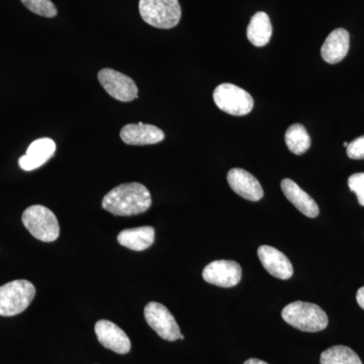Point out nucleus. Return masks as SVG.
<instances>
[{
	"instance_id": "nucleus-19",
	"label": "nucleus",
	"mask_w": 364,
	"mask_h": 364,
	"mask_svg": "<svg viewBox=\"0 0 364 364\" xmlns=\"http://www.w3.org/2000/svg\"><path fill=\"white\" fill-rule=\"evenodd\" d=\"M287 148L296 155H301L310 149L311 138L305 127L301 124H294L286 132Z\"/></svg>"
},
{
	"instance_id": "nucleus-20",
	"label": "nucleus",
	"mask_w": 364,
	"mask_h": 364,
	"mask_svg": "<svg viewBox=\"0 0 364 364\" xmlns=\"http://www.w3.org/2000/svg\"><path fill=\"white\" fill-rule=\"evenodd\" d=\"M321 364H363L358 354L349 347L336 345L321 354Z\"/></svg>"
},
{
	"instance_id": "nucleus-6",
	"label": "nucleus",
	"mask_w": 364,
	"mask_h": 364,
	"mask_svg": "<svg viewBox=\"0 0 364 364\" xmlns=\"http://www.w3.org/2000/svg\"><path fill=\"white\" fill-rule=\"evenodd\" d=\"M214 102L221 111L237 117L248 114L254 107L250 93L231 83L217 86L214 91Z\"/></svg>"
},
{
	"instance_id": "nucleus-1",
	"label": "nucleus",
	"mask_w": 364,
	"mask_h": 364,
	"mask_svg": "<svg viewBox=\"0 0 364 364\" xmlns=\"http://www.w3.org/2000/svg\"><path fill=\"white\" fill-rule=\"evenodd\" d=\"M152 205L150 191L138 182L119 184L105 196L102 208L114 215L129 217L143 214Z\"/></svg>"
},
{
	"instance_id": "nucleus-14",
	"label": "nucleus",
	"mask_w": 364,
	"mask_h": 364,
	"mask_svg": "<svg viewBox=\"0 0 364 364\" xmlns=\"http://www.w3.org/2000/svg\"><path fill=\"white\" fill-rule=\"evenodd\" d=\"M56 152V144L50 138H41L33 141L23 156L18 160V165L25 171H32L44 165Z\"/></svg>"
},
{
	"instance_id": "nucleus-16",
	"label": "nucleus",
	"mask_w": 364,
	"mask_h": 364,
	"mask_svg": "<svg viewBox=\"0 0 364 364\" xmlns=\"http://www.w3.org/2000/svg\"><path fill=\"white\" fill-rule=\"evenodd\" d=\"M282 191L287 200L293 203L301 214L309 218L318 217L320 210L317 203L306 191L299 188L296 182L289 178H284L282 181Z\"/></svg>"
},
{
	"instance_id": "nucleus-2",
	"label": "nucleus",
	"mask_w": 364,
	"mask_h": 364,
	"mask_svg": "<svg viewBox=\"0 0 364 364\" xmlns=\"http://www.w3.org/2000/svg\"><path fill=\"white\" fill-rule=\"evenodd\" d=\"M282 317L287 324L303 332H320L327 328V314L315 304L296 301L284 306Z\"/></svg>"
},
{
	"instance_id": "nucleus-4",
	"label": "nucleus",
	"mask_w": 364,
	"mask_h": 364,
	"mask_svg": "<svg viewBox=\"0 0 364 364\" xmlns=\"http://www.w3.org/2000/svg\"><path fill=\"white\" fill-rule=\"evenodd\" d=\"M139 11L148 25L158 28H172L181 18L178 0H140Z\"/></svg>"
},
{
	"instance_id": "nucleus-3",
	"label": "nucleus",
	"mask_w": 364,
	"mask_h": 364,
	"mask_svg": "<svg viewBox=\"0 0 364 364\" xmlns=\"http://www.w3.org/2000/svg\"><path fill=\"white\" fill-rule=\"evenodd\" d=\"M36 296V287L28 280H14L0 287V316L11 317L26 310Z\"/></svg>"
},
{
	"instance_id": "nucleus-10",
	"label": "nucleus",
	"mask_w": 364,
	"mask_h": 364,
	"mask_svg": "<svg viewBox=\"0 0 364 364\" xmlns=\"http://www.w3.org/2000/svg\"><path fill=\"white\" fill-rule=\"evenodd\" d=\"M100 343L105 348L119 354H127L131 350L130 338L126 333L111 321H98L95 327Z\"/></svg>"
},
{
	"instance_id": "nucleus-21",
	"label": "nucleus",
	"mask_w": 364,
	"mask_h": 364,
	"mask_svg": "<svg viewBox=\"0 0 364 364\" xmlns=\"http://www.w3.org/2000/svg\"><path fill=\"white\" fill-rule=\"evenodd\" d=\"M32 13L45 18H55L58 14L51 0H21Z\"/></svg>"
},
{
	"instance_id": "nucleus-27",
	"label": "nucleus",
	"mask_w": 364,
	"mask_h": 364,
	"mask_svg": "<svg viewBox=\"0 0 364 364\" xmlns=\"http://www.w3.org/2000/svg\"><path fill=\"white\" fill-rule=\"evenodd\" d=\"M179 339L183 340V339H184V336H183V335H182V334H181V337H179Z\"/></svg>"
},
{
	"instance_id": "nucleus-23",
	"label": "nucleus",
	"mask_w": 364,
	"mask_h": 364,
	"mask_svg": "<svg viewBox=\"0 0 364 364\" xmlns=\"http://www.w3.org/2000/svg\"><path fill=\"white\" fill-rule=\"evenodd\" d=\"M347 155L354 160L364 159V136H359L347 146Z\"/></svg>"
},
{
	"instance_id": "nucleus-5",
	"label": "nucleus",
	"mask_w": 364,
	"mask_h": 364,
	"mask_svg": "<svg viewBox=\"0 0 364 364\" xmlns=\"http://www.w3.org/2000/svg\"><path fill=\"white\" fill-rule=\"evenodd\" d=\"M23 225L38 240L53 242L58 239L60 226L56 215L44 205H35L23 212Z\"/></svg>"
},
{
	"instance_id": "nucleus-26",
	"label": "nucleus",
	"mask_w": 364,
	"mask_h": 364,
	"mask_svg": "<svg viewBox=\"0 0 364 364\" xmlns=\"http://www.w3.org/2000/svg\"><path fill=\"white\" fill-rule=\"evenodd\" d=\"M343 146H344V147L347 148V146H348V143L344 142Z\"/></svg>"
},
{
	"instance_id": "nucleus-9",
	"label": "nucleus",
	"mask_w": 364,
	"mask_h": 364,
	"mask_svg": "<svg viewBox=\"0 0 364 364\" xmlns=\"http://www.w3.org/2000/svg\"><path fill=\"white\" fill-rule=\"evenodd\" d=\"M203 277L208 284L221 287L237 286L242 279L240 264L233 260H215L205 267Z\"/></svg>"
},
{
	"instance_id": "nucleus-8",
	"label": "nucleus",
	"mask_w": 364,
	"mask_h": 364,
	"mask_svg": "<svg viewBox=\"0 0 364 364\" xmlns=\"http://www.w3.org/2000/svg\"><path fill=\"white\" fill-rule=\"evenodd\" d=\"M97 77L105 90L119 102H129L138 97L135 81L121 72L105 68L98 72Z\"/></svg>"
},
{
	"instance_id": "nucleus-25",
	"label": "nucleus",
	"mask_w": 364,
	"mask_h": 364,
	"mask_svg": "<svg viewBox=\"0 0 364 364\" xmlns=\"http://www.w3.org/2000/svg\"><path fill=\"white\" fill-rule=\"evenodd\" d=\"M244 364H268L267 363H265V361L260 360V359L257 358H250L248 359V360H246Z\"/></svg>"
},
{
	"instance_id": "nucleus-7",
	"label": "nucleus",
	"mask_w": 364,
	"mask_h": 364,
	"mask_svg": "<svg viewBox=\"0 0 364 364\" xmlns=\"http://www.w3.org/2000/svg\"><path fill=\"white\" fill-rule=\"evenodd\" d=\"M144 316L148 325L155 332L167 341H176L181 337V333L173 315L166 306L156 301H151L144 309Z\"/></svg>"
},
{
	"instance_id": "nucleus-22",
	"label": "nucleus",
	"mask_w": 364,
	"mask_h": 364,
	"mask_svg": "<svg viewBox=\"0 0 364 364\" xmlns=\"http://www.w3.org/2000/svg\"><path fill=\"white\" fill-rule=\"evenodd\" d=\"M348 186L355 193L358 203L364 207V173L352 174L348 178Z\"/></svg>"
},
{
	"instance_id": "nucleus-12",
	"label": "nucleus",
	"mask_w": 364,
	"mask_h": 364,
	"mask_svg": "<svg viewBox=\"0 0 364 364\" xmlns=\"http://www.w3.org/2000/svg\"><path fill=\"white\" fill-rule=\"evenodd\" d=\"M257 254L261 264L272 277L284 280L293 277V265L282 251L272 246L262 245L258 248Z\"/></svg>"
},
{
	"instance_id": "nucleus-13",
	"label": "nucleus",
	"mask_w": 364,
	"mask_h": 364,
	"mask_svg": "<svg viewBox=\"0 0 364 364\" xmlns=\"http://www.w3.org/2000/svg\"><path fill=\"white\" fill-rule=\"evenodd\" d=\"M124 143L132 146L153 145L164 140L161 129L148 124H129L123 127L119 133Z\"/></svg>"
},
{
	"instance_id": "nucleus-15",
	"label": "nucleus",
	"mask_w": 364,
	"mask_h": 364,
	"mask_svg": "<svg viewBox=\"0 0 364 364\" xmlns=\"http://www.w3.org/2000/svg\"><path fill=\"white\" fill-rule=\"evenodd\" d=\"M350 36L344 28H336L333 31L321 49V55L325 62L329 64H337L346 57L349 51Z\"/></svg>"
},
{
	"instance_id": "nucleus-18",
	"label": "nucleus",
	"mask_w": 364,
	"mask_h": 364,
	"mask_svg": "<svg viewBox=\"0 0 364 364\" xmlns=\"http://www.w3.org/2000/svg\"><path fill=\"white\" fill-rule=\"evenodd\" d=\"M272 36V25L267 14L259 11L251 18L247 28V38L255 47H264Z\"/></svg>"
},
{
	"instance_id": "nucleus-24",
	"label": "nucleus",
	"mask_w": 364,
	"mask_h": 364,
	"mask_svg": "<svg viewBox=\"0 0 364 364\" xmlns=\"http://www.w3.org/2000/svg\"><path fill=\"white\" fill-rule=\"evenodd\" d=\"M356 301L361 309L364 310V287L358 289V294H356Z\"/></svg>"
},
{
	"instance_id": "nucleus-17",
	"label": "nucleus",
	"mask_w": 364,
	"mask_h": 364,
	"mask_svg": "<svg viewBox=\"0 0 364 364\" xmlns=\"http://www.w3.org/2000/svg\"><path fill=\"white\" fill-rule=\"evenodd\" d=\"M154 240L155 230L150 226L126 229L117 235V242L134 251L146 250L153 245Z\"/></svg>"
},
{
	"instance_id": "nucleus-11",
	"label": "nucleus",
	"mask_w": 364,
	"mask_h": 364,
	"mask_svg": "<svg viewBox=\"0 0 364 364\" xmlns=\"http://www.w3.org/2000/svg\"><path fill=\"white\" fill-rule=\"evenodd\" d=\"M227 181L229 182L230 188L245 200L258 202L264 196V191L259 181L246 170L241 168L230 170Z\"/></svg>"
}]
</instances>
